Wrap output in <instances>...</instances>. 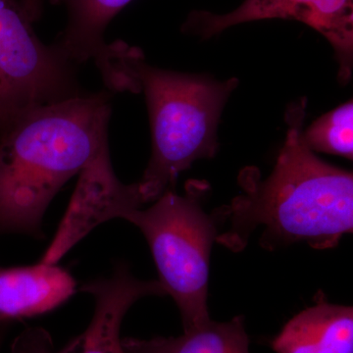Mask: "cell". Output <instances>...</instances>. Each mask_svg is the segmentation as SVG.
Returning <instances> with one entry per match:
<instances>
[{
  "instance_id": "obj_12",
  "label": "cell",
  "mask_w": 353,
  "mask_h": 353,
  "mask_svg": "<svg viewBox=\"0 0 353 353\" xmlns=\"http://www.w3.org/2000/svg\"><path fill=\"white\" fill-rule=\"evenodd\" d=\"M122 345L126 353H250L243 316L229 322L210 319L176 338L124 339Z\"/></svg>"
},
{
  "instance_id": "obj_3",
  "label": "cell",
  "mask_w": 353,
  "mask_h": 353,
  "mask_svg": "<svg viewBox=\"0 0 353 353\" xmlns=\"http://www.w3.org/2000/svg\"><path fill=\"white\" fill-rule=\"evenodd\" d=\"M111 90L143 92L150 113L152 152L138 183L143 204L173 190L196 160L214 157L221 114L238 79L225 82L146 63L138 48L106 43L94 59Z\"/></svg>"
},
{
  "instance_id": "obj_10",
  "label": "cell",
  "mask_w": 353,
  "mask_h": 353,
  "mask_svg": "<svg viewBox=\"0 0 353 353\" xmlns=\"http://www.w3.org/2000/svg\"><path fill=\"white\" fill-rule=\"evenodd\" d=\"M271 347L276 353H353V308L318 296L285 325Z\"/></svg>"
},
{
  "instance_id": "obj_14",
  "label": "cell",
  "mask_w": 353,
  "mask_h": 353,
  "mask_svg": "<svg viewBox=\"0 0 353 353\" xmlns=\"http://www.w3.org/2000/svg\"><path fill=\"white\" fill-rule=\"evenodd\" d=\"M70 343L57 353H69ZM12 353H55L50 334L43 329H29L20 334L12 345Z\"/></svg>"
},
{
  "instance_id": "obj_11",
  "label": "cell",
  "mask_w": 353,
  "mask_h": 353,
  "mask_svg": "<svg viewBox=\"0 0 353 353\" xmlns=\"http://www.w3.org/2000/svg\"><path fill=\"white\" fill-rule=\"evenodd\" d=\"M63 6L67 24L53 43L75 65L95 59L106 46L104 32L111 20L132 0H50Z\"/></svg>"
},
{
  "instance_id": "obj_7",
  "label": "cell",
  "mask_w": 353,
  "mask_h": 353,
  "mask_svg": "<svg viewBox=\"0 0 353 353\" xmlns=\"http://www.w3.org/2000/svg\"><path fill=\"white\" fill-rule=\"evenodd\" d=\"M143 204L138 183L125 185L121 182L106 148L80 174L69 208L41 262L57 264L95 227L118 219L125 209L141 208Z\"/></svg>"
},
{
  "instance_id": "obj_15",
  "label": "cell",
  "mask_w": 353,
  "mask_h": 353,
  "mask_svg": "<svg viewBox=\"0 0 353 353\" xmlns=\"http://www.w3.org/2000/svg\"><path fill=\"white\" fill-rule=\"evenodd\" d=\"M21 6L32 23L41 18L43 9V0H20Z\"/></svg>"
},
{
  "instance_id": "obj_13",
  "label": "cell",
  "mask_w": 353,
  "mask_h": 353,
  "mask_svg": "<svg viewBox=\"0 0 353 353\" xmlns=\"http://www.w3.org/2000/svg\"><path fill=\"white\" fill-rule=\"evenodd\" d=\"M306 145L312 152L352 159L353 103L352 101L318 118L303 131Z\"/></svg>"
},
{
  "instance_id": "obj_4",
  "label": "cell",
  "mask_w": 353,
  "mask_h": 353,
  "mask_svg": "<svg viewBox=\"0 0 353 353\" xmlns=\"http://www.w3.org/2000/svg\"><path fill=\"white\" fill-rule=\"evenodd\" d=\"M204 182L188 183L183 196L167 190L150 208H130L119 219L132 223L145 236L166 294L173 297L185 331L210 320L208 283L210 254L217 240L218 222L201 199Z\"/></svg>"
},
{
  "instance_id": "obj_1",
  "label": "cell",
  "mask_w": 353,
  "mask_h": 353,
  "mask_svg": "<svg viewBox=\"0 0 353 353\" xmlns=\"http://www.w3.org/2000/svg\"><path fill=\"white\" fill-rule=\"evenodd\" d=\"M305 102L290 109L289 129L273 172L264 181L252 172L241 176L243 192L214 213L229 229L217 243L234 252L263 229L260 243L267 250L305 243L329 250L353 229V176L323 161L303 137Z\"/></svg>"
},
{
  "instance_id": "obj_16",
  "label": "cell",
  "mask_w": 353,
  "mask_h": 353,
  "mask_svg": "<svg viewBox=\"0 0 353 353\" xmlns=\"http://www.w3.org/2000/svg\"><path fill=\"white\" fill-rule=\"evenodd\" d=\"M2 1H3V0H0V2H2Z\"/></svg>"
},
{
  "instance_id": "obj_9",
  "label": "cell",
  "mask_w": 353,
  "mask_h": 353,
  "mask_svg": "<svg viewBox=\"0 0 353 353\" xmlns=\"http://www.w3.org/2000/svg\"><path fill=\"white\" fill-rule=\"evenodd\" d=\"M75 292V280L57 264L0 266V323L50 312Z\"/></svg>"
},
{
  "instance_id": "obj_2",
  "label": "cell",
  "mask_w": 353,
  "mask_h": 353,
  "mask_svg": "<svg viewBox=\"0 0 353 353\" xmlns=\"http://www.w3.org/2000/svg\"><path fill=\"white\" fill-rule=\"evenodd\" d=\"M111 94H81L25 114L0 134V234L43 238L53 197L108 148Z\"/></svg>"
},
{
  "instance_id": "obj_17",
  "label": "cell",
  "mask_w": 353,
  "mask_h": 353,
  "mask_svg": "<svg viewBox=\"0 0 353 353\" xmlns=\"http://www.w3.org/2000/svg\"><path fill=\"white\" fill-rule=\"evenodd\" d=\"M0 341H1V338H0Z\"/></svg>"
},
{
  "instance_id": "obj_5",
  "label": "cell",
  "mask_w": 353,
  "mask_h": 353,
  "mask_svg": "<svg viewBox=\"0 0 353 353\" xmlns=\"http://www.w3.org/2000/svg\"><path fill=\"white\" fill-rule=\"evenodd\" d=\"M20 2H0V132L30 111L81 94L77 65L32 29Z\"/></svg>"
},
{
  "instance_id": "obj_6",
  "label": "cell",
  "mask_w": 353,
  "mask_h": 353,
  "mask_svg": "<svg viewBox=\"0 0 353 353\" xmlns=\"http://www.w3.org/2000/svg\"><path fill=\"white\" fill-rule=\"evenodd\" d=\"M269 19L294 20L320 32L339 62V78L347 83L353 65V0H245L231 12L196 10L183 25L185 34L211 39L234 26Z\"/></svg>"
},
{
  "instance_id": "obj_8",
  "label": "cell",
  "mask_w": 353,
  "mask_h": 353,
  "mask_svg": "<svg viewBox=\"0 0 353 353\" xmlns=\"http://www.w3.org/2000/svg\"><path fill=\"white\" fill-rule=\"evenodd\" d=\"M82 290L94 296V314L87 331L70 341L69 353H126L120 329L128 310L143 297L166 294L159 281L139 280L123 262L109 277L90 281Z\"/></svg>"
}]
</instances>
